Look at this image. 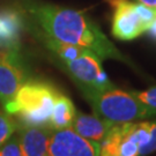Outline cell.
<instances>
[{"label": "cell", "mask_w": 156, "mask_h": 156, "mask_svg": "<svg viewBox=\"0 0 156 156\" xmlns=\"http://www.w3.org/2000/svg\"><path fill=\"white\" fill-rule=\"evenodd\" d=\"M58 94L46 82L27 81L4 108L8 115L16 116L23 126H48Z\"/></svg>", "instance_id": "obj_2"}, {"label": "cell", "mask_w": 156, "mask_h": 156, "mask_svg": "<svg viewBox=\"0 0 156 156\" xmlns=\"http://www.w3.org/2000/svg\"><path fill=\"white\" fill-rule=\"evenodd\" d=\"M112 125L113 124L109 123L95 115L76 112L75 118L73 120L72 128L86 139L101 142Z\"/></svg>", "instance_id": "obj_10"}, {"label": "cell", "mask_w": 156, "mask_h": 156, "mask_svg": "<svg viewBox=\"0 0 156 156\" xmlns=\"http://www.w3.org/2000/svg\"><path fill=\"white\" fill-rule=\"evenodd\" d=\"M147 31H148V33L151 34V36L154 37V38H156V20H155V22H154V23H153V24H151V28L148 29Z\"/></svg>", "instance_id": "obj_18"}, {"label": "cell", "mask_w": 156, "mask_h": 156, "mask_svg": "<svg viewBox=\"0 0 156 156\" xmlns=\"http://www.w3.org/2000/svg\"><path fill=\"white\" fill-rule=\"evenodd\" d=\"M94 115L111 124L138 122L156 116V109L138 100L132 93L112 87L87 98Z\"/></svg>", "instance_id": "obj_3"}, {"label": "cell", "mask_w": 156, "mask_h": 156, "mask_svg": "<svg viewBox=\"0 0 156 156\" xmlns=\"http://www.w3.org/2000/svg\"><path fill=\"white\" fill-rule=\"evenodd\" d=\"M132 94L142 103L156 109V87H151L142 91H132Z\"/></svg>", "instance_id": "obj_15"}, {"label": "cell", "mask_w": 156, "mask_h": 156, "mask_svg": "<svg viewBox=\"0 0 156 156\" xmlns=\"http://www.w3.org/2000/svg\"><path fill=\"white\" fill-rule=\"evenodd\" d=\"M0 156H23V151L19 139L11 140L0 147Z\"/></svg>", "instance_id": "obj_14"}, {"label": "cell", "mask_w": 156, "mask_h": 156, "mask_svg": "<svg viewBox=\"0 0 156 156\" xmlns=\"http://www.w3.org/2000/svg\"><path fill=\"white\" fill-rule=\"evenodd\" d=\"M24 71L16 51L0 50V101L5 105L24 83Z\"/></svg>", "instance_id": "obj_7"}, {"label": "cell", "mask_w": 156, "mask_h": 156, "mask_svg": "<svg viewBox=\"0 0 156 156\" xmlns=\"http://www.w3.org/2000/svg\"><path fill=\"white\" fill-rule=\"evenodd\" d=\"M113 8L112 35L120 41H132L146 33L149 27L136 9V2L128 0H108Z\"/></svg>", "instance_id": "obj_5"}, {"label": "cell", "mask_w": 156, "mask_h": 156, "mask_svg": "<svg viewBox=\"0 0 156 156\" xmlns=\"http://www.w3.org/2000/svg\"><path fill=\"white\" fill-rule=\"evenodd\" d=\"M51 133L45 126H24L19 141L24 156H45L49 151Z\"/></svg>", "instance_id": "obj_9"}, {"label": "cell", "mask_w": 156, "mask_h": 156, "mask_svg": "<svg viewBox=\"0 0 156 156\" xmlns=\"http://www.w3.org/2000/svg\"><path fill=\"white\" fill-rule=\"evenodd\" d=\"M48 155L97 156L101 155V144L81 136L72 127L62 128L51 135Z\"/></svg>", "instance_id": "obj_6"}, {"label": "cell", "mask_w": 156, "mask_h": 156, "mask_svg": "<svg viewBox=\"0 0 156 156\" xmlns=\"http://www.w3.org/2000/svg\"><path fill=\"white\" fill-rule=\"evenodd\" d=\"M100 57L94 51L88 50L76 59L64 62L68 73L88 98L98 91L115 87L103 69Z\"/></svg>", "instance_id": "obj_4"}, {"label": "cell", "mask_w": 156, "mask_h": 156, "mask_svg": "<svg viewBox=\"0 0 156 156\" xmlns=\"http://www.w3.org/2000/svg\"><path fill=\"white\" fill-rule=\"evenodd\" d=\"M154 151H156V120L151 122V139L148 144L141 149L140 155H147Z\"/></svg>", "instance_id": "obj_16"}, {"label": "cell", "mask_w": 156, "mask_h": 156, "mask_svg": "<svg viewBox=\"0 0 156 156\" xmlns=\"http://www.w3.org/2000/svg\"><path fill=\"white\" fill-rule=\"evenodd\" d=\"M75 115H76V110L72 101L67 96L58 94L55 100L49 126L50 128H53L56 131L72 127Z\"/></svg>", "instance_id": "obj_11"}, {"label": "cell", "mask_w": 156, "mask_h": 156, "mask_svg": "<svg viewBox=\"0 0 156 156\" xmlns=\"http://www.w3.org/2000/svg\"><path fill=\"white\" fill-rule=\"evenodd\" d=\"M45 41H46L45 43L48 45V48L53 51L62 62L76 59L78 57L82 56L83 53H86L87 51L89 50V49H86V48H82V46L65 43V42H62V41H57L55 38L48 37V36H46Z\"/></svg>", "instance_id": "obj_12"}, {"label": "cell", "mask_w": 156, "mask_h": 156, "mask_svg": "<svg viewBox=\"0 0 156 156\" xmlns=\"http://www.w3.org/2000/svg\"><path fill=\"white\" fill-rule=\"evenodd\" d=\"M30 12L48 37L89 49L102 60L115 59L131 65L100 27L82 12L55 5H35Z\"/></svg>", "instance_id": "obj_1"}, {"label": "cell", "mask_w": 156, "mask_h": 156, "mask_svg": "<svg viewBox=\"0 0 156 156\" xmlns=\"http://www.w3.org/2000/svg\"><path fill=\"white\" fill-rule=\"evenodd\" d=\"M22 26V16L17 11L8 8L0 13V50H19Z\"/></svg>", "instance_id": "obj_8"}, {"label": "cell", "mask_w": 156, "mask_h": 156, "mask_svg": "<svg viewBox=\"0 0 156 156\" xmlns=\"http://www.w3.org/2000/svg\"><path fill=\"white\" fill-rule=\"evenodd\" d=\"M16 128L17 125L13 120L11 115H8L7 112L6 113L0 112V147L9 140L13 133L16 131Z\"/></svg>", "instance_id": "obj_13"}, {"label": "cell", "mask_w": 156, "mask_h": 156, "mask_svg": "<svg viewBox=\"0 0 156 156\" xmlns=\"http://www.w3.org/2000/svg\"><path fill=\"white\" fill-rule=\"evenodd\" d=\"M135 1L140 2V4H144L146 6L153 7V8H156V0H135Z\"/></svg>", "instance_id": "obj_17"}]
</instances>
